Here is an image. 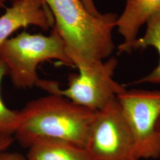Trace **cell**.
Listing matches in <instances>:
<instances>
[{"instance_id":"30bf717a","label":"cell","mask_w":160,"mask_h":160,"mask_svg":"<svg viewBox=\"0 0 160 160\" xmlns=\"http://www.w3.org/2000/svg\"><path fill=\"white\" fill-rule=\"evenodd\" d=\"M147 23V29L142 38L137 39L132 45V50L145 49L149 46L154 48L160 57L157 67L149 74L131 84L151 83L160 84V14L151 17Z\"/></svg>"},{"instance_id":"ba28073f","label":"cell","mask_w":160,"mask_h":160,"mask_svg":"<svg viewBox=\"0 0 160 160\" xmlns=\"http://www.w3.org/2000/svg\"><path fill=\"white\" fill-rule=\"evenodd\" d=\"M158 14L160 0H126L125 10L115 24L125 39L118 47L119 53L131 52L140 28L151 17Z\"/></svg>"},{"instance_id":"3957f363","label":"cell","mask_w":160,"mask_h":160,"mask_svg":"<svg viewBox=\"0 0 160 160\" xmlns=\"http://www.w3.org/2000/svg\"><path fill=\"white\" fill-rule=\"evenodd\" d=\"M0 59L6 65L12 84L19 89L36 86L40 79L37 68L44 61L55 59L74 67L63 40L54 28L49 36L23 32L7 39L0 46Z\"/></svg>"},{"instance_id":"5bb4252c","label":"cell","mask_w":160,"mask_h":160,"mask_svg":"<svg viewBox=\"0 0 160 160\" xmlns=\"http://www.w3.org/2000/svg\"><path fill=\"white\" fill-rule=\"evenodd\" d=\"M14 141V138L12 137L0 138V152L5 151L10 147Z\"/></svg>"},{"instance_id":"9a60e30c","label":"cell","mask_w":160,"mask_h":160,"mask_svg":"<svg viewBox=\"0 0 160 160\" xmlns=\"http://www.w3.org/2000/svg\"><path fill=\"white\" fill-rule=\"evenodd\" d=\"M12 1H14L15 0H12ZM5 1V0H0V7L1 6H3V4H4V2Z\"/></svg>"},{"instance_id":"8fae6325","label":"cell","mask_w":160,"mask_h":160,"mask_svg":"<svg viewBox=\"0 0 160 160\" xmlns=\"http://www.w3.org/2000/svg\"><path fill=\"white\" fill-rule=\"evenodd\" d=\"M7 75L6 65L0 59V87L1 81ZM20 121V111L7 108L0 92V138L12 137L17 130Z\"/></svg>"},{"instance_id":"6da1fadb","label":"cell","mask_w":160,"mask_h":160,"mask_svg":"<svg viewBox=\"0 0 160 160\" xmlns=\"http://www.w3.org/2000/svg\"><path fill=\"white\" fill-rule=\"evenodd\" d=\"M44 1L55 19L53 28L63 40L74 67H88L111 55L114 49L112 30L117 14L92 15L81 0Z\"/></svg>"},{"instance_id":"4fadbf2b","label":"cell","mask_w":160,"mask_h":160,"mask_svg":"<svg viewBox=\"0 0 160 160\" xmlns=\"http://www.w3.org/2000/svg\"><path fill=\"white\" fill-rule=\"evenodd\" d=\"M86 9L92 15L98 16L100 13L97 11L93 0H81Z\"/></svg>"},{"instance_id":"7c38bea8","label":"cell","mask_w":160,"mask_h":160,"mask_svg":"<svg viewBox=\"0 0 160 160\" xmlns=\"http://www.w3.org/2000/svg\"><path fill=\"white\" fill-rule=\"evenodd\" d=\"M0 160H28L27 158L17 152H0Z\"/></svg>"},{"instance_id":"277c9868","label":"cell","mask_w":160,"mask_h":160,"mask_svg":"<svg viewBox=\"0 0 160 160\" xmlns=\"http://www.w3.org/2000/svg\"><path fill=\"white\" fill-rule=\"evenodd\" d=\"M118 61L110 58L88 67L78 69V74L71 75L64 89L51 80L39 79L36 86L49 94L65 97L72 102L93 111H99L123 92L124 86L113 79Z\"/></svg>"},{"instance_id":"8992f818","label":"cell","mask_w":160,"mask_h":160,"mask_svg":"<svg viewBox=\"0 0 160 160\" xmlns=\"http://www.w3.org/2000/svg\"><path fill=\"white\" fill-rule=\"evenodd\" d=\"M86 149L92 160H139L117 98L96 112Z\"/></svg>"},{"instance_id":"5b68a950","label":"cell","mask_w":160,"mask_h":160,"mask_svg":"<svg viewBox=\"0 0 160 160\" xmlns=\"http://www.w3.org/2000/svg\"><path fill=\"white\" fill-rule=\"evenodd\" d=\"M138 158L160 157V90L126 89L117 97Z\"/></svg>"},{"instance_id":"9c48e42d","label":"cell","mask_w":160,"mask_h":160,"mask_svg":"<svg viewBox=\"0 0 160 160\" xmlns=\"http://www.w3.org/2000/svg\"><path fill=\"white\" fill-rule=\"evenodd\" d=\"M28 160H92L86 149L59 139L38 141L29 148Z\"/></svg>"},{"instance_id":"7a4b0ae2","label":"cell","mask_w":160,"mask_h":160,"mask_svg":"<svg viewBox=\"0 0 160 160\" xmlns=\"http://www.w3.org/2000/svg\"><path fill=\"white\" fill-rule=\"evenodd\" d=\"M96 112L65 97L49 94L30 101L20 111L15 138L28 148L38 141L53 139L86 149Z\"/></svg>"},{"instance_id":"52a82bcc","label":"cell","mask_w":160,"mask_h":160,"mask_svg":"<svg viewBox=\"0 0 160 160\" xmlns=\"http://www.w3.org/2000/svg\"><path fill=\"white\" fill-rule=\"evenodd\" d=\"M29 25L43 30L53 28L55 19L44 0H15L0 17V46L9 36Z\"/></svg>"}]
</instances>
